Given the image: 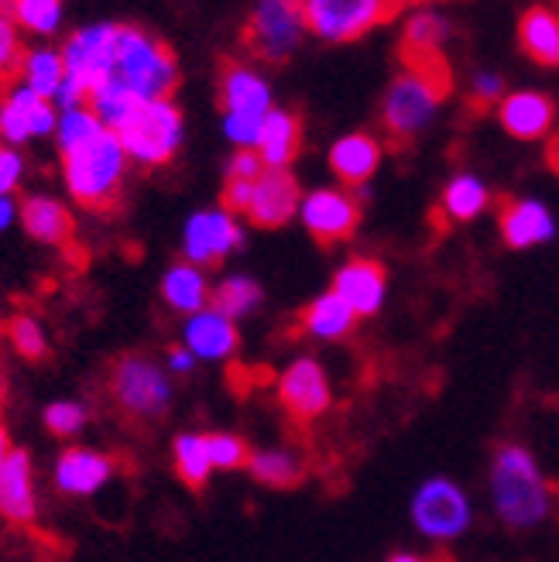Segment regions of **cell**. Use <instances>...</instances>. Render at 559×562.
<instances>
[{
	"label": "cell",
	"mask_w": 559,
	"mask_h": 562,
	"mask_svg": "<svg viewBox=\"0 0 559 562\" xmlns=\"http://www.w3.org/2000/svg\"><path fill=\"white\" fill-rule=\"evenodd\" d=\"M402 72L381 103V127L391 151H405L433 121L439 103L454 90V72L443 48H399Z\"/></svg>",
	"instance_id": "6da1fadb"
},
{
	"label": "cell",
	"mask_w": 559,
	"mask_h": 562,
	"mask_svg": "<svg viewBox=\"0 0 559 562\" xmlns=\"http://www.w3.org/2000/svg\"><path fill=\"white\" fill-rule=\"evenodd\" d=\"M127 151L114 131H100L72 148H63V168L76 203L90 213H114L124 192Z\"/></svg>",
	"instance_id": "7a4b0ae2"
},
{
	"label": "cell",
	"mask_w": 559,
	"mask_h": 562,
	"mask_svg": "<svg viewBox=\"0 0 559 562\" xmlns=\"http://www.w3.org/2000/svg\"><path fill=\"white\" fill-rule=\"evenodd\" d=\"M491 491H494L497 515L512 528L543 521L552 508V494H556V487L543 481L533 457L518 446L497 449L494 470H491Z\"/></svg>",
	"instance_id": "3957f363"
},
{
	"label": "cell",
	"mask_w": 559,
	"mask_h": 562,
	"mask_svg": "<svg viewBox=\"0 0 559 562\" xmlns=\"http://www.w3.org/2000/svg\"><path fill=\"white\" fill-rule=\"evenodd\" d=\"M127 158L148 168L169 165L182 140V114L172 100L165 103H137L131 114L114 127Z\"/></svg>",
	"instance_id": "277c9868"
},
{
	"label": "cell",
	"mask_w": 559,
	"mask_h": 562,
	"mask_svg": "<svg viewBox=\"0 0 559 562\" xmlns=\"http://www.w3.org/2000/svg\"><path fill=\"white\" fill-rule=\"evenodd\" d=\"M110 395L131 422H155L169 408V381L148 357L124 353L110 371Z\"/></svg>",
	"instance_id": "5b68a950"
},
{
	"label": "cell",
	"mask_w": 559,
	"mask_h": 562,
	"mask_svg": "<svg viewBox=\"0 0 559 562\" xmlns=\"http://www.w3.org/2000/svg\"><path fill=\"white\" fill-rule=\"evenodd\" d=\"M299 8L305 27L326 42H354L371 27L395 21L402 11L399 4H384V0H305Z\"/></svg>",
	"instance_id": "8992f818"
},
{
	"label": "cell",
	"mask_w": 559,
	"mask_h": 562,
	"mask_svg": "<svg viewBox=\"0 0 559 562\" xmlns=\"http://www.w3.org/2000/svg\"><path fill=\"white\" fill-rule=\"evenodd\" d=\"M305 21H302V8L299 4H282V0H268V4H258L250 11V18L244 21L241 42L244 48L261 63H286L295 52V45L302 42Z\"/></svg>",
	"instance_id": "52a82bcc"
},
{
	"label": "cell",
	"mask_w": 559,
	"mask_h": 562,
	"mask_svg": "<svg viewBox=\"0 0 559 562\" xmlns=\"http://www.w3.org/2000/svg\"><path fill=\"white\" fill-rule=\"evenodd\" d=\"M302 220L305 231L320 247H337L354 237L360 227V206L354 195L340 189H316L302 200Z\"/></svg>",
	"instance_id": "ba28073f"
},
{
	"label": "cell",
	"mask_w": 559,
	"mask_h": 562,
	"mask_svg": "<svg viewBox=\"0 0 559 562\" xmlns=\"http://www.w3.org/2000/svg\"><path fill=\"white\" fill-rule=\"evenodd\" d=\"M412 515H415V525L433 539H454L470 525L467 497L460 494L457 484L443 481V476L423 484V491L415 494Z\"/></svg>",
	"instance_id": "9c48e42d"
},
{
	"label": "cell",
	"mask_w": 559,
	"mask_h": 562,
	"mask_svg": "<svg viewBox=\"0 0 559 562\" xmlns=\"http://www.w3.org/2000/svg\"><path fill=\"white\" fill-rule=\"evenodd\" d=\"M216 103L223 110V117H258L265 121L271 114V93L268 82L258 79L250 69H244L234 59L220 63L216 76Z\"/></svg>",
	"instance_id": "30bf717a"
},
{
	"label": "cell",
	"mask_w": 559,
	"mask_h": 562,
	"mask_svg": "<svg viewBox=\"0 0 559 562\" xmlns=\"http://www.w3.org/2000/svg\"><path fill=\"white\" fill-rule=\"evenodd\" d=\"M299 206H302V192L289 168H265V176L255 182L247 220L261 231H275V227H282V223H289Z\"/></svg>",
	"instance_id": "8fae6325"
},
{
	"label": "cell",
	"mask_w": 559,
	"mask_h": 562,
	"mask_svg": "<svg viewBox=\"0 0 559 562\" xmlns=\"http://www.w3.org/2000/svg\"><path fill=\"white\" fill-rule=\"evenodd\" d=\"M278 398L295 422H313L329 408V381L316 360H295L278 381Z\"/></svg>",
	"instance_id": "7c38bea8"
},
{
	"label": "cell",
	"mask_w": 559,
	"mask_h": 562,
	"mask_svg": "<svg viewBox=\"0 0 559 562\" xmlns=\"http://www.w3.org/2000/svg\"><path fill=\"white\" fill-rule=\"evenodd\" d=\"M244 234L231 220V213H195L186 227V258L189 265H220L223 255H231L234 247H241Z\"/></svg>",
	"instance_id": "4fadbf2b"
},
{
	"label": "cell",
	"mask_w": 559,
	"mask_h": 562,
	"mask_svg": "<svg viewBox=\"0 0 559 562\" xmlns=\"http://www.w3.org/2000/svg\"><path fill=\"white\" fill-rule=\"evenodd\" d=\"M384 285H388V271L381 261L354 258L350 265H344L337 271L333 292H337L357 316H371V313H378V305L384 299Z\"/></svg>",
	"instance_id": "5bb4252c"
},
{
	"label": "cell",
	"mask_w": 559,
	"mask_h": 562,
	"mask_svg": "<svg viewBox=\"0 0 559 562\" xmlns=\"http://www.w3.org/2000/svg\"><path fill=\"white\" fill-rule=\"evenodd\" d=\"M497 227L508 247L522 250L552 237V216L546 213L543 203L533 200H501L497 203Z\"/></svg>",
	"instance_id": "9a60e30c"
},
{
	"label": "cell",
	"mask_w": 559,
	"mask_h": 562,
	"mask_svg": "<svg viewBox=\"0 0 559 562\" xmlns=\"http://www.w3.org/2000/svg\"><path fill=\"white\" fill-rule=\"evenodd\" d=\"M55 124L52 114V103L42 100L32 90H14L4 103H0V137L4 140H27V137H38L48 134Z\"/></svg>",
	"instance_id": "2e32d148"
},
{
	"label": "cell",
	"mask_w": 559,
	"mask_h": 562,
	"mask_svg": "<svg viewBox=\"0 0 559 562\" xmlns=\"http://www.w3.org/2000/svg\"><path fill=\"white\" fill-rule=\"evenodd\" d=\"M497 121L501 127H505L512 137L518 140H536L543 137L552 121H556V103L546 97V93H512L505 97V103L497 106Z\"/></svg>",
	"instance_id": "e0dca14e"
},
{
	"label": "cell",
	"mask_w": 559,
	"mask_h": 562,
	"mask_svg": "<svg viewBox=\"0 0 559 562\" xmlns=\"http://www.w3.org/2000/svg\"><path fill=\"white\" fill-rule=\"evenodd\" d=\"M114 476V457L93 453V449H66L55 467V481L66 494H93Z\"/></svg>",
	"instance_id": "ac0fdd59"
},
{
	"label": "cell",
	"mask_w": 559,
	"mask_h": 562,
	"mask_svg": "<svg viewBox=\"0 0 559 562\" xmlns=\"http://www.w3.org/2000/svg\"><path fill=\"white\" fill-rule=\"evenodd\" d=\"M0 515L11 525H32L35 518V491H32V463L24 449H14L4 476H0Z\"/></svg>",
	"instance_id": "d6986e66"
},
{
	"label": "cell",
	"mask_w": 559,
	"mask_h": 562,
	"mask_svg": "<svg viewBox=\"0 0 559 562\" xmlns=\"http://www.w3.org/2000/svg\"><path fill=\"white\" fill-rule=\"evenodd\" d=\"M378 161H381V145H378V137H371L365 131L340 137L337 145H333V151H329L333 172H337L340 182H347V186L368 182L374 176Z\"/></svg>",
	"instance_id": "ffe728a7"
},
{
	"label": "cell",
	"mask_w": 559,
	"mask_h": 562,
	"mask_svg": "<svg viewBox=\"0 0 559 562\" xmlns=\"http://www.w3.org/2000/svg\"><path fill=\"white\" fill-rule=\"evenodd\" d=\"M21 220H24V231L32 234L35 240H42V244L72 247V240H76V220H72V213L63 203L45 200V195L27 200L21 206Z\"/></svg>",
	"instance_id": "44dd1931"
},
{
	"label": "cell",
	"mask_w": 559,
	"mask_h": 562,
	"mask_svg": "<svg viewBox=\"0 0 559 562\" xmlns=\"http://www.w3.org/2000/svg\"><path fill=\"white\" fill-rule=\"evenodd\" d=\"M302 148V121L292 110H271L261 127L258 155L265 168H289Z\"/></svg>",
	"instance_id": "7402d4cb"
},
{
	"label": "cell",
	"mask_w": 559,
	"mask_h": 562,
	"mask_svg": "<svg viewBox=\"0 0 559 562\" xmlns=\"http://www.w3.org/2000/svg\"><path fill=\"white\" fill-rule=\"evenodd\" d=\"M518 45L533 63L559 66V11L528 8L518 21Z\"/></svg>",
	"instance_id": "603a6c76"
},
{
	"label": "cell",
	"mask_w": 559,
	"mask_h": 562,
	"mask_svg": "<svg viewBox=\"0 0 559 562\" xmlns=\"http://www.w3.org/2000/svg\"><path fill=\"white\" fill-rule=\"evenodd\" d=\"M357 323V313L337 295L326 292L320 295L313 305H305L299 313V329L310 336H323V340H337V336H347Z\"/></svg>",
	"instance_id": "cb8c5ba5"
},
{
	"label": "cell",
	"mask_w": 559,
	"mask_h": 562,
	"mask_svg": "<svg viewBox=\"0 0 559 562\" xmlns=\"http://www.w3.org/2000/svg\"><path fill=\"white\" fill-rule=\"evenodd\" d=\"M186 344L200 357H227L237 350V329L231 319H223L216 313H200L186 326Z\"/></svg>",
	"instance_id": "d4e9b609"
},
{
	"label": "cell",
	"mask_w": 559,
	"mask_h": 562,
	"mask_svg": "<svg viewBox=\"0 0 559 562\" xmlns=\"http://www.w3.org/2000/svg\"><path fill=\"white\" fill-rule=\"evenodd\" d=\"M161 292H165V302H169L172 308H179V313H200V308L210 302V289H206L203 274L195 271L189 261L176 265L169 274H165Z\"/></svg>",
	"instance_id": "484cf974"
},
{
	"label": "cell",
	"mask_w": 559,
	"mask_h": 562,
	"mask_svg": "<svg viewBox=\"0 0 559 562\" xmlns=\"http://www.w3.org/2000/svg\"><path fill=\"white\" fill-rule=\"evenodd\" d=\"M213 470L210 449H206V436H179L176 439V473L179 481L200 494L206 487V476Z\"/></svg>",
	"instance_id": "4316f807"
},
{
	"label": "cell",
	"mask_w": 559,
	"mask_h": 562,
	"mask_svg": "<svg viewBox=\"0 0 559 562\" xmlns=\"http://www.w3.org/2000/svg\"><path fill=\"white\" fill-rule=\"evenodd\" d=\"M27 52L18 42V21L8 8H0V93H14L18 79L24 76Z\"/></svg>",
	"instance_id": "83f0119b"
},
{
	"label": "cell",
	"mask_w": 559,
	"mask_h": 562,
	"mask_svg": "<svg viewBox=\"0 0 559 562\" xmlns=\"http://www.w3.org/2000/svg\"><path fill=\"white\" fill-rule=\"evenodd\" d=\"M261 302V289L250 278H231L210 295V313L223 316V319H237L244 313H250Z\"/></svg>",
	"instance_id": "f1b7e54d"
},
{
	"label": "cell",
	"mask_w": 559,
	"mask_h": 562,
	"mask_svg": "<svg viewBox=\"0 0 559 562\" xmlns=\"http://www.w3.org/2000/svg\"><path fill=\"white\" fill-rule=\"evenodd\" d=\"M24 76H27V90L38 93L42 100H52V97H59L66 82V63H63V55H55V52H32L27 55Z\"/></svg>",
	"instance_id": "f546056e"
},
{
	"label": "cell",
	"mask_w": 559,
	"mask_h": 562,
	"mask_svg": "<svg viewBox=\"0 0 559 562\" xmlns=\"http://www.w3.org/2000/svg\"><path fill=\"white\" fill-rule=\"evenodd\" d=\"M484 206H488V189L478 179H470V176L454 179L450 186H446V192H443V210L450 213L457 223L473 220Z\"/></svg>",
	"instance_id": "4dcf8cb0"
},
{
	"label": "cell",
	"mask_w": 559,
	"mask_h": 562,
	"mask_svg": "<svg viewBox=\"0 0 559 562\" xmlns=\"http://www.w3.org/2000/svg\"><path fill=\"white\" fill-rule=\"evenodd\" d=\"M247 470H250L255 481H261L268 487H282L286 491V487L302 484V467L289 453H255Z\"/></svg>",
	"instance_id": "1f68e13d"
},
{
	"label": "cell",
	"mask_w": 559,
	"mask_h": 562,
	"mask_svg": "<svg viewBox=\"0 0 559 562\" xmlns=\"http://www.w3.org/2000/svg\"><path fill=\"white\" fill-rule=\"evenodd\" d=\"M206 449H210L213 467H223V470L250 467V457H255V453H250V446L241 436H231V432H210Z\"/></svg>",
	"instance_id": "d6a6232c"
},
{
	"label": "cell",
	"mask_w": 559,
	"mask_h": 562,
	"mask_svg": "<svg viewBox=\"0 0 559 562\" xmlns=\"http://www.w3.org/2000/svg\"><path fill=\"white\" fill-rule=\"evenodd\" d=\"M14 21L32 27V32H52L55 24H59V14L63 8L55 4V0H18V4L11 8Z\"/></svg>",
	"instance_id": "836d02e7"
},
{
	"label": "cell",
	"mask_w": 559,
	"mask_h": 562,
	"mask_svg": "<svg viewBox=\"0 0 559 562\" xmlns=\"http://www.w3.org/2000/svg\"><path fill=\"white\" fill-rule=\"evenodd\" d=\"M443 38H446V21L429 14V11H423V14H415L405 24L402 45H409V48H439Z\"/></svg>",
	"instance_id": "e575fe53"
},
{
	"label": "cell",
	"mask_w": 559,
	"mask_h": 562,
	"mask_svg": "<svg viewBox=\"0 0 559 562\" xmlns=\"http://www.w3.org/2000/svg\"><path fill=\"white\" fill-rule=\"evenodd\" d=\"M100 131H103V124L97 121L93 110H87V106L69 110V114L63 117V124H59V145L72 148V145H79V140H87V137H93Z\"/></svg>",
	"instance_id": "d590c367"
},
{
	"label": "cell",
	"mask_w": 559,
	"mask_h": 562,
	"mask_svg": "<svg viewBox=\"0 0 559 562\" xmlns=\"http://www.w3.org/2000/svg\"><path fill=\"white\" fill-rule=\"evenodd\" d=\"M8 333H11V340H14V347H18V353L24 360H42L45 357V336H42L35 319L18 316V319H11Z\"/></svg>",
	"instance_id": "8d00e7d4"
},
{
	"label": "cell",
	"mask_w": 559,
	"mask_h": 562,
	"mask_svg": "<svg viewBox=\"0 0 559 562\" xmlns=\"http://www.w3.org/2000/svg\"><path fill=\"white\" fill-rule=\"evenodd\" d=\"M82 422H87V412H82L79 405H72V402H55L45 412V426L55 436H72V432H79Z\"/></svg>",
	"instance_id": "74e56055"
},
{
	"label": "cell",
	"mask_w": 559,
	"mask_h": 562,
	"mask_svg": "<svg viewBox=\"0 0 559 562\" xmlns=\"http://www.w3.org/2000/svg\"><path fill=\"white\" fill-rule=\"evenodd\" d=\"M491 103H505V82H501L497 76H478V82H473V100L470 106L478 110V114H484V110Z\"/></svg>",
	"instance_id": "f35d334b"
},
{
	"label": "cell",
	"mask_w": 559,
	"mask_h": 562,
	"mask_svg": "<svg viewBox=\"0 0 559 562\" xmlns=\"http://www.w3.org/2000/svg\"><path fill=\"white\" fill-rule=\"evenodd\" d=\"M265 176V161L258 151H237L231 168H227V179H241V182H258Z\"/></svg>",
	"instance_id": "ab89813d"
},
{
	"label": "cell",
	"mask_w": 559,
	"mask_h": 562,
	"mask_svg": "<svg viewBox=\"0 0 559 562\" xmlns=\"http://www.w3.org/2000/svg\"><path fill=\"white\" fill-rule=\"evenodd\" d=\"M18 176H21V158L0 145V200H8V192L18 189Z\"/></svg>",
	"instance_id": "60d3db41"
},
{
	"label": "cell",
	"mask_w": 559,
	"mask_h": 562,
	"mask_svg": "<svg viewBox=\"0 0 559 562\" xmlns=\"http://www.w3.org/2000/svg\"><path fill=\"white\" fill-rule=\"evenodd\" d=\"M261 127H265V121H258V117H227V134L237 140V145H258Z\"/></svg>",
	"instance_id": "b9f144b4"
},
{
	"label": "cell",
	"mask_w": 559,
	"mask_h": 562,
	"mask_svg": "<svg viewBox=\"0 0 559 562\" xmlns=\"http://www.w3.org/2000/svg\"><path fill=\"white\" fill-rule=\"evenodd\" d=\"M546 165H549L552 172L559 176V131L549 137V145H546Z\"/></svg>",
	"instance_id": "7bdbcfd3"
},
{
	"label": "cell",
	"mask_w": 559,
	"mask_h": 562,
	"mask_svg": "<svg viewBox=\"0 0 559 562\" xmlns=\"http://www.w3.org/2000/svg\"><path fill=\"white\" fill-rule=\"evenodd\" d=\"M169 363H172L176 371H189V368H192V357H189L186 350L172 347V350H169Z\"/></svg>",
	"instance_id": "ee69618b"
},
{
	"label": "cell",
	"mask_w": 559,
	"mask_h": 562,
	"mask_svg": "<svg viewBox=\"0 0 559 562\" xmlns=\"http://www.w3.org/2000/svg\"><path fill=\"white\" fill-rule=\"evenodd\" d=\"M11 439H8V432H4V426H0V476H4V467H8V460H11Z\"/></svg>",
	"instance_id": "f6af8a7d"
},
{
	"label": "cell",
	"mask_w": 559,
	"mask_h": 562,
	"mask_svg": "<svg viewBox=\"0 0 559 562\" xmlns=\"http://www.w3.org/2000/svg\"><path fill=\"white\" fill-rule=\"evenodd\" d=\"M391 562H426V559H415V555H391ZM433 562H450L446 555H436Z\"/></svg>",
	"instance_id": "bcb514c9"
},
{
	"label": "cell",
	"mask_w": 559,
	"mask_h": 562,
	"mask_svg": "<svg viewBox=\"0 0 559 562\" xmlns=\"http://www.w3.org/2000/svg\"><path fill=\"white\" fill-rule=\"evenodd\" d=\"M8 223H11V203L0 200V227H8Z\"/></svg>",
	"instance_id": "7dc6e473"
},
{
	"label": "cell",
	"mask_w": 559,
	"mask_h": 562,
	"mask_svg": "<svg viewBox=\"0 0 559 562\" xmlns=\"http://www.w3.org/2000/svg\"><path fill=\"white\" fill-rule=\"evenodd\" d=\"M0 408H4V374H0Z\"/></svg>",
	"instance_id": "c3c4849f"
}]
</instances>
